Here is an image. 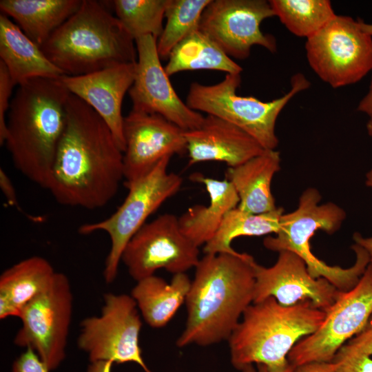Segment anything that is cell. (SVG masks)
I'll return each mask as SVG.
<instances>
[{
	"mask_svg": "<svg viewBox=\"0 0 372 372\" xmlns=\"http://www.w3.org/2000/svg\"><path fill=\"white\" fill-rule=\"evenodd\" d=\"M67 121L48 187L59 204L103 207L124 178L123 152L103 119L70 93Z\"/></svg>",
	"mask_w": 372,
	"mask_h": 372,
	"instance_id": "cell-1",
	"label": "cell"
},
{
	"mask_svg": "<svg viewBox=\"0 0 372 372\" xmlns=\"http://www.w3.org/2000/svg\"><path fill=\"white\" fill-rule=\"evenodd\" d=\"M253 256L246 253L205 254L195 267L185 304V327L178 347H205L228 340L253 303Z\"/></svg>",
	"mask_w": 372,
	"mask_h": 372,
	"instance_id": "cell-2",
	"label": "cell"
},
{
	"mask_svg": "<svg viewBox=\"0 0 372 372\" xmlns=\"http://www.w3.org/2000/svg\"><path fill=\"white\" fill-rule=\"evenodd\" d=\"M70 94L60 78L32 79L19 85L7 114L5 145L14 167L47 189L66 125Z\"/></svg>",
	"mask_w": 372,
	"mask_h": 372,
	"instance_id": "cell-3",
	"label": "cell"
},
{
	"mask_svg": "<svg viewBox=\"0 0 372 372\" xmlns=\"http://www.w3.org/2000/svg\"><path fill=\"white\" fill-rule=\"evenodd\" d=\"M64 75L79 76L136 63L135 40L101 3L83 0L79 10L41 46Z\"/></svg>",
	"mask_w": 372,
	"mask_h": 372,
	"instance_id": "cell-4",
	"label": "cell"
},
{
	"mask_svg": "<svg viewBox=\"0 0 372 372\" xmlns=\"http://www.w3.org/2000/svg\"><path fill=\"white\" fill-rule=\"evenodd\" d=\"M325 316L309 301L282 306L269 297L253 302L227 340L231 364L240 371L257 364L276 371L286 369L291 349L317 331Z\"/></svg>",
	"mask_w": 372,
	"mask_h": 372,
	"instance_id": "cell-5",
	"label": "cell"
},
{
	"mask_svg": "<svg viewBox=\"0 0 372 372\" xmlns=\"http://www.w3.org/2000/svg\"><path fill=\"white\" fill-rule=\"evenodd\" d=\"M321 199L317 189H305L298 207L282 215L278 232L275 236L265 238L263 245L273 251L295 253L305 262L313 278H324L339 291H348L358 284L371 259L367 251L355 243L351 246L355 262L349 268L330 266L311 252L309 242L316 231L322 230L332 234L340 228L347 216L345 211L333 203L320 204Z\"/></svg>",
	"mask_w": 372,
	"mask_h": 372,
	"instance_id": "cell-6",
	"label": "cell"
},
{
	"mask_svg": "<svg viewBox=\"0 0 372 372\" xmlns=\"http://www.w3.org/2000/svg\"><path fill=\"white\" fill-rule=\"evenodd\" d=\"M241 74H226L214 85L192 83L186 104L192 110L225 120L238 127L257 141L265 149H276L278 138L276 134L277 118L291 99L309 87L310 82L303 74L291 79L288 92L270 101H262L249 96L237 94Z\"/></svg>",
	"mask_w": 372,
	"mask_h": 372,
	"instance_id": "cell-7",
	"label": "cell"
},
{
	"mask_svg": "<svg viewBox=\"0 0 372 372\" xmlns=\"http://www.w3.org/2000/svg\"><path fill=\"white\" fill-rule=\"evenodd\" d=\"M170 158L165 157L145 176L125 185L128 194L110 216L79 227V233L83 235L103 231L110 236L111 247L103 270L107 283L114 281L123 251L130 239L147 223L149 216L180 189L183 178L167 171Z\"/></svg>",
	"mask_w": 372,
	"mask_h": 372,
	"instance_id": "cell-8",
	"label": "cell"
},
{
	"mask_svg": "<svg viewBox=\"0 0 372 372\" xmlns=\"http://www.w3.org/2000/svg\"><path fill=\"white\" fill-rule=\"evenodd\" d=\"M305 51L312 70L333 88L354 84L372 70V37L349 16L335 14L307 39Z\"/></svg>",
	"mask_w": 372,
	"mask_h": 372,
	"instance_id": "cell-9",
	"label": "cell"
},
{
	"mask_svg": "<svg viewBox=\"0 0 372 372\" xmlns=\"http://www.w3.org/2000/svg\"><path fill=\"white\" fill-rule=\"evenodd\" d=\"M73 296L68 278L56 272L50 285L21 310L13 342L32 349L52 371L66 356Z\"/></svg>",
	"mask_w": 372,
	"mask_h": 372,
	"instance_id": "cell-10",
	"label": "cell"
},
{
	"mask_svg": "<svg viewBox=\"0 0 372 372\" xmlns=\"http://www.w3.org/2000/svg\"><path fill=\"white\" fill-rule=\"evenodd\" d=\"M103 302L99 316L81 321L78 347L87 354L90 362H133L144 372H152L139 345L142 322L135 300L130 295L107 293Z\"/></svg>",
	"mask_w": 372,
	"mask_h": 372,
	"instance_id": "cell-11",
	"label": "cell"
},
{
	"mask_svg": "<svg viewBox=\"0 0 372 372\" xmlns=\"http://www.w3.org/2000/svg\"><path fill=\"white\" fill-rule=\"evenodd\" d=\"M325 313L318 330L291 349L287 356L289 364L296 367L331 362L338 350L362 329L372 314V261L358 284L348 291H340Z\"/></svg>",
	"mask_w": 372,
	"mask_h": 372,
	"instance_id": "cell-12",
	"label": "cell"
},
{
	"mask_svg": "<svg viewBox=\"0 0 372 372\" xmlns=\"http://www.w3.org/2000/svg\"><path fill=\"white\" fill-rule=\"evenodd\" d=\"M199 247L181 231L178 218L164 214L146 223L124 249L121 261L136 282L161 269L174 274L198 265Z\"/></svg>",
	"mask_w": 372,
	"mask_h": 372,
	"instance_id": "cell-13",
	"label": "cell"
},
{
	"mask_svg": "<svg viewBox=\"0 0 372 372\" xmlns=\"http://www.w3.org/2000/svg\"><path fill=\"white\" fill-rule=\"evenodd\" d=\"M274 16L269 1L211 0L198 28L230 58L246 59L254 45L276 52L273 36L262 32L261 23Z\"/></svg>",
	"mask_w": 372,
	"mask_h": 372,
	"instance_id": "cell-14",
	"label": "cell"
},
{
	"mask_svg": "<svg viewBox=\"0 0 372 372\" xmlns=\"http://www.w3.org/2000/svg\"><path fill=\"white\" fill-rule=\"evenodd\" d=\"M156 41L151 35L135 39V77L128 91L132 110L159 114L185 131L197 129L205 116L189 108L176 92L161 64Z\"/></svg>",
	"mask_w": 372,
	"mask_h": 372,
	"instance_id": "cell-15",
	"label": "cell"
},
{
	"mask_svg": "<svg viewBox=\"0 0 372 372\" xmlns=\"http://www.w3.org/2000/svg\"><path fill=\"white\" fill-rule=\"evenodd\" d=\"M185 132L159 114L132 110L123 121L125 185L145 176L165 157L187 152Z\"/></svg>",
	"mask_w": 372,
	"mask_h": 372,
	"instance_id": "cell-16",
	"label": "cell"
},
{
	"mask_svg": "<svg viewBox=\"0 0 372 372\" xmlns=\"http://www.w3.org/2000/svg\"><path fill=\"white\" fill-rule=\"evenodd\" d=\"M255 287L253 302L273 297L282 306L309 301L326 311L336 300L340 291L324 278H314L305 262L289 251L278 252L276 263L269 267L254 265Z\"/></svg>",
	"mask_w": 372,
	"mask_h": 372,
	"instance_id": "cell-17",
	"label": "cell"
},
{
	"mask_svg": "<svg viewBox=\"0 0 372 372\" xmlns=\"http://www.w3.org/2000/svg\"><path fill=\"white\" fill-rule=\"evenodd\" d=\"M136 63L119 64L83 75L60 77L72 94L85 102L103 119L123 152L125 144L122 103L134 83Z\"/></svg>",
	"mask_w": 372,
	"mask_h": 372,
	"instance_id": "cell-18",
	"label": "cell"
},
{
	"mask_svg": "<svg viewBox=\"0 0 372 372\" xmlns=\"http://www.w3.org/2000/svg\"><path fill=\"white\" fill-rule=\"evenodd\" d=\"M190 165L219 161L229 167L240 165L265 149L252 136L235 125L207 115L199 127L185 131Z\"/></svg>",
	"mask_w": 372,
	"mask_h": 372,
	"instance_id": "cell-19",
	"label": "cell"
},
{
	"mask_svg": "<svg viewBox=\"0 0 372 372\" xmlns=\"http://www.w3.org/2000/svg\"><path fill=\"white\" fill-rule=\"evenodd\" d=\"M278 151L265 149L259 155L234 167H228L227 179L239 198L238 207L248 213L260 214L275 210L271 182L280 169Z\"/></svg>",
	"mask_w": 372,
	"mask_h": 372,
	"instance_id": "cell-20",
	"label": "cell"
},
{
	"mask_svg": "<svg viewBox=\"0 0 372 372\" xmlns=\"http://www.w3.org/2000/svg\"><path fill=\"white\" fill-rule=\"evenodd\" d=\"M0 61L18 85L35 78L58 79L64 75L47 58L41 47L2 13L0 14Z\"/></svg>",
	"mask_w": 372,
	"mask_h": 372,
	"instance_id": "cell-21",
	"label": "cell"
},
{
	"mask_svg": "<svg viewBox=\"0 0 372 372\" xmlns=\"http://www.w3.org/2000/svg\"><path fill=\"white\" fill-rule=\"evenodd\" d=\"M192 179L204 185L209 205L189 207L178 218V223L183 233L199 247L214 237L226 214L238 207L239 198L226 178L218 180L195 174Z\"/></svg>",
	"mask_w": 372,
	"mask_h": 372,
	"instance_id": "cell-22",
	"label": "cell"
},
{
	"mask_svg": "<svg viewBox=\"0 0 372 372\" xmlns=\"http://www.w3.org/2000/svg\"><path fill=\"white\" fill-rule=\"evenodd\" d=\"M56 271L45 258L32 256L0 276V319L19 318L22 309L51 283Z\"/></svg>",
	"mask_w": 372,
	"mask_h": 372,
	"instance_id": "cell-23",
	"label": "cell"
},
{
	"mask_svg": "<svg viewBox=\"0 0 372 372\" xmlns=\"http://www.w3.org/2000/svg\"><path fill=\"white\" fill-rule=\"evenodd\" d=\"M83 0H1L2 14L40 47L74 14Z\"/></svg>",
	"mask_w": 372,
	"mask_h": 372,
	"instance_id": "cell-24",
	"label": "cell"
},
{
	"mask_svg": "<svg viewBox=\"0 0 372 372\" xmlns=\"http://www.w3.org/2000/svg\"><path fill=\"white\" fill-rule=\"evenodd\" d=\"M191 283L185 273L174 274L170 283L153 275L137 281L130 296L147 324L161 328L185 302Z\"/></svg>",
	"mask_w": 372,
	"mask_h": 372,
	"instance_id": "cell-25",
	"label": "cell"
},
{
	"mask_svg": "<svg viewBox=\"0 0 372 372\" xmlns=\"http://www.w3.org/2000/svg\"><path fill=\"white\" fill-rule=\"evenodd\" d=\"M164 68L169 76L187 70H210L226 74H241L242 71L241 66L199 28L173 49Z\"/></svg>",
	"mask_w": 372,
	"mask_h": 372,
	"instance_id": "cell-26",
	"label": "cell"
},
{
	"mask_svg": "<svg viewBox=\"0 0 372 372\" xmlns=\"http://www.w3.org/2000/svg\"><path fill=\"white\" fill-rule=\"evenodd\" d=\"M282 207L260 214L242 211L238 207L228 211L214 237L204 245L205 254H235L232 241L241 236H261L277 234L280 229Z\"/></svg>",
	"mask_w": 372,
	"mask_h": 372,
	"instance_id": "cell-27",
	"label": "cell"
},
{
	"mask_svg": "<svg viewBox=\"0 0 372 372\" xmlns=\"http://www.w3.org/2000/svg\"><path fill=\"white\" fill-rule=\"evenodd\" d=\"M274 16L293 34L306 39L322 28L336 14L329 0H270Z\"/></svg>",
	"mask_w": 372,
	"mask_h": 372,
	"instance_id": "cell-28",
	"label": "cell"
},
{
	"mask_svg": "<svg viewBox=\"0 0 372 372\" xmlns=\"http://www.w3.org/2000/svg\"><path fill=\"white\" fill-rule=\"evenodd\" d=\"M211 0H169L166 23L156 41L161 59H168L173 49L198 28L202 14Z\"/></svg>",
	"mask_w": 372,
	"mask_h": 372,
	"instance_id": "cell-29",
	"label": "cell"
},
{
	"mask_svg": "<svg viewBox=\"0 0 372 372\" xmlns=\"http://www.w3.org/2000/svg\"><path fill=\"white\" fill-rule=\"evenodd\" d=\"M116 17L134 40L151 35L158 39L169 0H114Z\"/></svg>",
	"mask_w": 372,
	"mask_h": 372,
	"instance_id": "cell-30",
	"label": "cell"
},
{
	"mask_svg": "<svg viewBox=\"0 0 372 372\" xmlns=\"http://www.w3.org/2000/svg\"><path fill=\"white\" fill-rule=\"evenodd\" d=\"M16 84L5 65L0 61V144H5L7 136V113L8 112L12 89Z\"/></svg>",
	"mask_w": 372,
	"mask_h": 372,
	"instance_id": "cell-31",
	"label": "cell"
},
{
	"mask_svg": "<svg viewBox=\"0 0 372 372\" xmlns=\"http://www.w3.org/2000/svg\"><path fill=\"white\" fill-rule=\"evenodd\" d=\"M331 362L335 372H372V359L369 355L338 351Z\"/></svg>",
	"mask_w": 372,
	"mask_h": 372,
	"instance_id": "cell-32",
	"label": "cell"
},
{
	"mask_svg": "<svg viewBox=\"0 0 372 372\" xmlns=\"http://www.w3.org/2000/svg\"><path fill=\"white\" fill-rule=\"evenodd\" d=\"M339 350L369 356L372 355V314L362 329L348 340Z\"/></svg>",
	"mask_w": 372,
	"mask_h": 372,
	"instance_id": "cell-33",
	"label": "cell"
},
{
	"mask_svg": "<svg viewBox=\"0 0 372 372\" xmlns=\"http://www.w3.org/2000/svg\"><path fill=\"white\" fill-rule=\"evenodd\" d=\"M11 372H51L31 349H25L14 361Z\"/></svg>",
	"mask_w": 372,
	"mask_h": 372,
	"instance_id": "cell-34",
	"label": "cell"
},
{
	"mask_svg": "<svg viewBox=\"0 0 372 372\" xmlns=\"http://www.w3.org/2000/svg\"><path fill=\"white\" fill-rule=\"evenodd\" d=\"M0 187L8 204L10 206L15 207L19 211H22L17 200V196L14 187L5 171L0 169Z\"/></svg>",
	"mask_w": 372,
	"mask_h": 372,
	"instance_id": "cell-35",
	"label": "cell"
},
{
	"mask_svg": "<svg viewBox=\"0 0 372 372\" xmlns=\"http://www.w3.org/2000/svg\"><path fill=\"white\" fill-rule=\"evenodd\" d=\"M333 362H313L295 367L294 372H335Z\"/></svg>",
	"mask_w": 372,
	"mask_h": 372,
	"instance_id": "cell-36",
	"label": "cell"
},
{
	"mask_svg": "<svg viewBox=\"0 0 372 372\" xmlns=\"http://www.w3.org/2000/svg\"><path fill=\"white\" fill-rule=\"evenodd\" d=\"M371 81L367 93L363 96L360 101L357 110L366 114L369 119H372V70H371Z\"/></svg>",
	"mask_w": 372,
	"mask_h": 372,
	"instance_id": "cell-37",
	"label": "cell"
},
{
	"mask_svg": "<svg viewBox=\"0 0 372 372\" xmlns=\"http://www.w3.org/2000/svg\"><path fill=\"white\" fill-rule=\"evenodd\" d=\"M249 364L242 369V372H294L295 366L291 364L285 369L281 371H272L262 364Z\"/></svg>",
	"mask_w": 372,
	"mask_h": 372,
	"instance_id": "cell-38",
	"label": "cell"
},
{
	"mask_svg": "<svg viewBox=\"0 0 372 372\" xmlns=\"http://www.w3.org/2000/svg\"><path fill=\"white\" fill-rule=\"evenodd\" d=\"M113 364L111 361L90 362L86 372H112Z\"/></svg>",
	"mask_w": 372,
	"mask_h": 372,
	"instance_id": "cell-39",
	"label": "cell"
},
{
	"mask_svg": "<svg viewBox=\"0 0 372 372\" xmlns=\"http://www.w3.org/2000/svg\"><path fill=\"white\" fill-rule=\"evenodd\" d=\"M355 243L362 247L369 254L372 261V236L364 237L360 233L356 232L353 236Z\"/></svg>",
	"mask_w": 372,
	"mask_h": 372,
	"instance_id": "cell-40",
	"label": "cell"
},
{
	"mask_svg": "<svg viewBox=\"0 0 372 372\" xmlns=\"http://www.w3.org/2000/svg\"><path fill=\"white\" fill-rule=\"evenodd\" d=\"M368 134L372 137V119H369L366 124ZM366 185L372 189V168L366 173L365 177Z\"/></svg>",
	"mask_w": 372,
	"mask_h": 372,
	"instance_id": "cell-41",
	"label": "cell"
},
{
	"mask_svg": "<svg viewBox=\"0 0 372 372\" xmlns=\"http://www.w3.org/2000/svg\"><path fill=\"white\" fill-rule=\"evenodd\" d=\"M360 25L362 28L369 35L372 37V23H366L360 20Z\"/></svg>",
	"mask_w": 372,
	"mask_h": 372,
	"instance_id": "cell-42",
	"label": "cell"
}]
</instances>
